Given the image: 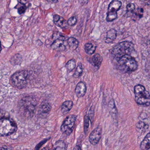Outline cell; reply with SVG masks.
<instances>
[{
    "instance_id": "cell-8",
    "label": "cell",
    "mask_w": 150,
    "mask_h": 150,
    "mask_svg": "<svg viewBox=\"0 0 150 150\" xmlns=\"http://www.w3.org/2000/svg\"><path fill=\"white\" fill-rule=\"evenodd\" d=\"M102 129L100 127L95 128L90 134L89 141L91 144L93 145H97L101 137Z\"/></svg>"
},
{
    "instance_id": "cell-25",
    "label": "cell",
    "mask_w": 150,
    "mask_h": 150,
    "mask_svg": "<svg viewBox=\"0 0 150 150\" xmlns=\"http://www.w3.org/2000/svg\"><path fill=\"white\" fill-rule=\"evenodd\" d=\"M67 22H68V25L73 26L76 24L77 22V19L75 17L72 16L68 19Z\"/></svg>"
},
{
    "instance_id": "cell-28",
    "label": "cell",
    "mask_w": 150,
    "mask_h": 150,
    "mask_svg": "<svg viewBox=\"0 0 150 150\" xmlns=\"http://www.w3.org/2000/svg\"><path fill=\"white\" fill-rule=\"evenodd\" d=\"M26 9H27L26 6L25 5H23V6H21L18 9V12L19 15H22V14H24L26 12Z\"/></svg>"
},
{
    "instance_id": "cell-9",
    "label": "cell",
    "mask_w": 150,
    "mask_h": 150,
    "mask_svg": "<svg viewBox=\"0 0 150 150\" xmlns=\"http://www.w3.org/2000/svg\"><path fill=\"white\" fill-rule=\"evenodd\" d=\"M23 106L24 109L28 112L32 113L36 107V100L32 99L31 98H26L23 99ZM24 110V111H25Z\"/></svg>"
},
{
    "instance_id": "cell-32",
    "label": "cell",
    "mask_w": 150,
    "mask_h": 150,
    "mask_svg": "<svg viewBox=\"0 0 150 150\" xmlns=\"http://www.w3.org/2000/svg\"><path fill=\"white\" fill-rule=\"evenodd\" d=\"M46 1L51 3H56L58 2V0H46Z\"/></svg>"
},
{
    "instance_id": "cell-29",
    "label": "cell",
    "mask_w": 150,
    "mask_h": 150,
    "mask_svg": "<svg viewBox=\"0 0 150 150\" xmlns=\"http://www.w3.org/2000/svg\"><path fill=\"white\" fill-rule=\"evenodd\" d=\"M48 140V139H45V140H43V141L39 143L37 145V146H36L35 149V150H38L39 149L41 145H43L46 142H47Z\"/></svg>"
},
{
    "instance_id": "cell-1",
    "label": "cell",
    "mask_w": 150,
    "mask_h": 150,
    "mask_svg": "<svg viewBox=\"0 0 150 150\" xmlns=\"http://www.w3.org/2000/svg\"><path fill=\"white\" fill-rule=\"evenodd\" d=\"M115 60L117 62L119 69L126 73L134 72L138 67V64L135 59L129 54L123 55Z\"/></svg>"
},
{
    "instance_id": "cell-23",
    "label": "cell",
    "mask_w": 150,
    "mask_h": 150,
    "mask_svg": "<svg viewBox=\"0 0 150 150\" xmlns=\"http://www.w3.org/2000/svg\"><path fill=\"white\" fill-rule=\"evenodd\" d=\"M83 73L82 66L81 64H79L77 67L75 71V74L73 75V76L75 78H77L82 76Z\"/></svg>"
},
{
    "instance_id": "cell-13",
    "label": "cell",
    "mask_w": 150,
    "mask_h": 150,
    "mask_svg": "<svg viewBox=\"0 0 150 150\" xmlns=\"http://www.w3.org/2000/svg\"><path fill=\"white\" fill-rule=\"evenodd\" d=\"M117 35V33L116 30L113 29L109 30L107 33L106 42L107 43H112L116 39Z\"/></svg>"
},
{
    "instance_id": "cell-21",
    "label": "cell",
    "mask_w": 150,
    "mask_h": 150,
    "mask_svg": "<svg viewBox=\"0 0 150 150\" xmlns=\"http://www.w3.org/2000/svg\"><path fill=\"white\" fill-rule=\"evenodd\" d=\"M149 127V125L142 122H139L136 125V129L140 132H145L148 130Z\"/></svg>"
},
{
    "instance_id": "cell-19",
    "label": "cell",
    "mask_w": 150,
    "mask_h": 150,
    "mask_svg": "<svg viewBox=\"0 0 150 150\" xmlns=\"http://www.w3.org/2000/svg\"><path fill=\"white\" fill-rule=\"evenodd\" d=\"M96 49V46L91 43H87L85 45V50L87 54L90 55L93 54L95 52Z\"/></svg>"
},
{
    "instance_id": "cell-5",
    "label": "cell",
    "mask_w": 150,
    "mask_h": 150,
    "mask_svg": "<svg viewBox=\"0 0 150 150\" xmlns=\"http://www.w3.org/2000/svg\"><path fill=\"white\" fill-rule=\"evenodd\" d=\"M28 75L27 71L24 70L16 72L11 77V83L17 89H23L27 85Z\"/></svg>"
},
{
    "instance_id": "cell-34",
    "label": "cell",
    "mask_w": 150,
    "mask_h": 150,
    "mask_svg": "<svg viewBox=\"0 0 150 150\" xmlns=\"http://www.w3.org/2000/svg\"><path fill=\"white\" fill-rule=\"evenodd\" d=\"M41 150H48L47 148H46V147H45V148H43V149H42Z\"/></svg>"
},
{
    "instance_id": "cell-22",
    "label": "cell",
    "mask_w": 150,
    "mask_h": 150,
    "mask_svg": "<svg viewBox=\"0 0 150 150\" xmlns=\"http://www.w3.org/2000/svg\"><path fill=\"white\" fill-rule=\"evenodd\" d=\"M76 62L74 59H71L69 61L66 65V68L69 72H71L75 67Z\"/></svg>"
},
{
    "instance_id": "cell-17",
    "label": "cell",
    "mask_w": 150,
    "mask_h": 150,
    "mask_svg": "<svg viewBox=\"0 0 150 150\" xmlns=\"http://www.w3.org/2000/svg\"><path fill=\"white\" fill-rule=\"evenodd\" d=\"M51 107L48 103L45 102L41 104L39 108L40 113L41 114L46 115L49 113L51 110Z\"/></svg>"
},
{
    "instance_id": "cell-3",
    "label": "cell",
    "mask_w": 150,
    "mask_h": 150,
    "mask_svg": "<svg viewBox=\"0 0 150 150\" xmlns=\"http://www.w3.org/2000/svg\"><path fill=\"white\" fill-rule=\"evenodd\" d=\"M135 97L136 103L140 105L148 106L150 105V94L144 86L137 85L134 87Z\"/></svg>"
},
{
    "instance_id": "cell-35",
    "label": "cell",
    "mask_w": 150,
    "mask_h": 150,
    "mask_svg": "<svg viewBox=\"0 0 150 150\" xmlns=\"http://www.w3.org/2000/svg\"><path fill=\"white\" fill-rule=\"evenodd\" d=\"M140 1H150V0H140Z\"/></svg>"
},
{
    "instance_id": "cell-7",
    "label": "cell",
    "mask_w": 150,
    "mask_h": 150,
    "mask_svg": "<svg viewBox=\"0 0 150 150\" xmlns=\"http://www.w3.org/2000/svg\"><path fill=\"white\" fill-rule=\"evenodd\" d=\"M76 120V116L74 115H70L67 116L61 126V132L66 135H70L73 131Z\"/></svg>"
},
{
    "instance_id": "cell-11",
    "label": "cell",
    "mask_w": 150,
    "mask_h": 150,
    "mask_svg": "<svg viewBox=\"0 0 150 150\" xmlns=\"http://www.w3.org/2000/svg\"><path fill=\"white\" fill-rule=\"evenodd\" d=\"M86 92V86L84 82H79L77 85L75 89V93L78 98H82L85 95Z\"/></svg>"
},
{
    "instance_id": "cell-10",
    "label": "cell",
    "mask_w": 150,
    "mask_h": 150,
    "mask_svg": "<svg viewBox=\"0 0 150 150\" xmlns=\"http://www.w3.org/2000/svg\"><path fill=\"white\" fill-rule=\"evenodd\" d=\"M51 47L54 50L57 51H63L66 49V46L64 44V40L62 38H59L55 40Z\"/></svg>"
},
{
    "instance_id": "cell-16",
    "label": "cell",
    "mask_w": 150,
    "mask_h": 150,
    "mask_svg": "<svg viewBox=\"0 0 150 150\" xmlns=\"http://www.w3.org/2000/svg\"><path fill=\"white\" fill-rule=\"evenodd\" d=\"M141 150H148L150 149V133L148 134L141 144Z\"/></svg>"
},
{
    "instance_id": "cell-30",
    "label": "cell",
    "mask_w": 150,
    "mask_h": 150,
    "mask_svg": "<svg viewBox=\"0 0 150 150\" xmlns=\"http://www.w3.org/2000/svg\"><path fill=\"white\" fill-rule=\"evenodd\" d=\"M89 0H78L79 4L81 5H84L87 4L89 2Z\"/></svg>"
},
{
    "instance_id": "cell-18",
    "label": "cell",
    "mask_w": 150,
    "mask_h": 150,
    "mask_svg": "<svg viewBox=\"0 0 150 150\" xmlns=\"http://www.w3.org/2000/svg\"><path fill=\"white\" fill-rule=\"evenodd\" d=\"M68 43L70 49H71V50H76L78 47V45H79V42H78V40L73 37L70 38L68 40Z\"/></svg>"
},
{
    "instance_id": "cell-26",
    "label": "cell",
    "mask_w": 150,
    "mask_h": 150,
    "mask_svg": "<svg viewBox=\"0 0 150 150\" xmlns=\"http://www.w3.org/2000/svg\"><path fill=\"white\" fill-rule=\"evenodd\" d=\"M127 11L132 12L135 9V5L134 4L130 3L127 5Z\"/></svg>"
},
{
    "instance_id": "cell-33",
    "label": "cell",
    "mask_w": 150,
    "mask_h": 150,
    "mask_svg": "<svg viewBox=\"0 0 150 150\" xmlns=\"http://www.w3.org/2000/svg\"><path fill=\"white\" fill-rule=\"evenodd\" d=\"M73 150H81V148H80V146H75L74 147V149H73Z\"/></svg>"
},
{
    "instance_id": "cell-2",
    "label": "cell",
    "mask_w": 150,
    "mask_h": 150,
    "mask_svg": "<svg viewBox=\"0 0 150 150\" xmlns=\"http://www.w3.org/2000/svg\"><path fill=\"white\" fill-rule=\"evenodd\" d=\"M134 51V46L133 43L125 41L115 46L112 50V54L114 59L116 60L126 54L131 55Z\"/></svg>"
},
{
    "instance_id": "cell-12",
    "label": "cell",
    "mask_w": 150,
    "mask_h": 150,
    "mask_svg": "<svg viewBox=\"0 0 150 150\" xmlns=\"http://www.w3.org/2000/svg\"><path fill=\"white\" fill-rule=\"evenodd\" d=\"M53 20L55 24L61 28H65L68 24V22L63 17L57 14L54 15Z\"/></svg>"
},
{
    "instance_id": "cell-24",
    "label": "cell",
    "mask_w": 150,
    "mask_h": 150,
    "mask_svg": "<svg viewBox=\"0 0 150 150\" xmlns=\"http://www.w3.org/2000/svg\"><path fill=\"white\" fill-rule=\"evenodd\" d=\"M89 121L90 118L89 116H85V117L84 132L85 134H87L89 127Z\"/></svg>"
},
{
    "instance_id": "cell-6",
    "label": "cell",
    "mask_w": 150,
    "mask_h": 150,
    "mask_svg": "<svg viewBox=\"0 0 150 150\" xmlns=\"http://www.w3.org/2000/svg\"><path fill=\"white\" fill-rule=\"evenodd\" d=\"M122 3L119 0H113L109 4L107 15V22H112L118 18V11L121 8Z\"/></svg>"
},
{
    "instance_id": "cell-14",
    "label": "cell",
    "mask_w": 150,
    "mask_h": 150,
    "mask_svg": "<svg viewBox=\"0 0 150 150\" xmlns=\"http://www.w3.org/2000/svg\"><path fill=\"white\" fill-rule=\"evenodd\" d=\"M73 102L71 100H67L63 103L61 106V112L63 114L68 112L73 107Z\"/></svg>"
},
{
    "instance_id": "cell-4",
    "label": "cell",
    "mask_w": 150,
    "mask_h": 150,
    "mask_svg": "<svg viewBox=\"0 0 150 150\" xmlns=\"http://www.w3.org/2000/svg\"><path fill=\"white\" fill-rule=\"evenodd\" d=\"M17 127L16 122L9 118H1L0 134L1 136H8L16 131Z\"/></svg>"
},
{
    "instance_id": "cell-27",
    "label": "cell",
    "mask_w": 150,
    "mask_h": 150,
    "mask_svg": "<svg viewBox=\"0 0 150 150\" xmlns=\"http://www.w3.org/2000/svg\"><path fill=\"white\" fill-rule=\"evenodd\" d=\"M144 10L142 8H138L137 11L135 12V16L139 18L142 17L143 15Z\"/></svg>"
},
{
    "instance_id": "cell-31",
    "label": "cell",
    "mask_w": 150,
    "mask_h": 150,
    "mask_svg": "<svg viewBox=\"0 0 150 150\" xmlns=\"http://www.w3.org/2000/svg\"><path fill=\"white\" fill-rule=\"evenodd\" d=\"M18 1L19 3L23 5H25L27 3V0H18Z\"/></svg>"
},
{
    "instance_id": "cell-20",
    "label": "cell",
    "mask_w": 150,
    "mask_h": 150,
    "mask_svg": "<svg viewBox=\"0 0 150 150\" xmlns=\"http://www.w3.org/2000/svg\"><path fill=\"white\" fill-rule=\"evenodd\" d=\"M66 144L63 141H57L54 144L53 150H65Z\"/></svg>"
},
{
    "instance_id": "cell-15",
    "label": "cell",
    "mask_w": 150,
    "mask_h": 150,
    "mask_svg": "<svg viewBox=\"0 0 150 150\" xmlns=\"http://www.w3.org/2000/svg\"><path fill=\"white\" fill-rule=\"evenodd\" d=\"M103 61V58L99 54H97L93 55L92 59V63L96 68L99 69L101 66Z\"/></svg>"
}]
</instances>
